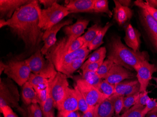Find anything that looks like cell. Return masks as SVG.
<instances>
[{
  "instance_id": "obj_1",
  "label": "cell",
  "mask_w": 157,
  "mask_h": 117,
  "mask_svg": "<svg viewBox=\"0 0 157 117\" xmlns=\"http://www.w3.org/2000/svg\"><path fill=\"white\" fill-rule=\"evenodd\" d=\"M38 5V1L33 0L17 9L7 20L12 33L22 40L26 49L32 51L39 49L38 47L44 33L39 25Z\"/></svg>"
},
{
  "instance_id": "obj_2",
  "label": "cell",
  "mask_w": 157,
  "mask_h": 117,
  "mask_svg": "<svg viewBox=\"0 0 157 117\" xmlns=\"http://www.w3.org/2000/svg\"><path fill=\"white\" fill-rule=\"evenodd\" d=\"M107 53L108 59L130 71L135 70L141 62L149 60L150 58L146 51L136 52L128 48L117 35L112 36L109 39Z\"/></svg>"
},
{
  "instance_id": "obj_3",
  "label": "cell",
  "mask_w": 157,
  "mask_h": 117,
  "mask_svg": "<svg viewBox=\"0 0 157 117\" xmlns=\"http://www.w3.org/2000/svg\"><path fill=\"white\" fill-rule=\"evenodd\" d=\"M90 52L88 47H82L74 52L67 53L63 49L60 39L49 49L45 55L47 60H50L54 65L56 71L61 73L63 68L71 62L87 58Z\"/></svg>"
},
{
  "instance_id": "obj_4",
  "label": "cell",
  "mask_w": 157,
  "mask_h": 117,
  "mask_svg": "<svg viewBox=\"0 0 157 117\" xmlns=\"http://www.w3.org/2000/svg\"><path fill=\"white\" fill-rule=\"evenodd\" d=\"M55 2L48 9H41L39 4L37 6L39 24L42 30L46 31L61 22L65 17L71 14L65 6Z\"/></svg>"
},
{
  "instance_id": "obj_5",
  "label": "cell",
  "mask_w": 157,
  "mask_h": 117,
  "mask_svg": "<svg viewBox=\"0 0 157 117\" xmlns=\"http://www.w3.org/2000/svg\"><path fill=\"white\" fill-rule=\"evenodd\" d=\"M20 95L16 85L9 78L1 79L0 81V108L5 106L17 109L24 113L19 104Z\"/></svg>"
},
{
  "instance_id": "obj_6",
  "label": "cell",
  "mask_w": 157,
  "mask_h": 117,
  "mask_svg": "<svg viewBox=\"0 0 157 117\" xmlns=\"http://www.w3.org/2000/svg\"><path fill=\"white\" fill-rule=\"evenodd\" d=\"M4 74L19 86L28 81L32 72L25 60H11L6 64Z\"/></svg>"
},
{
  "instance_id": "obj_7",
  "label": "cell",
  "mask_w": 157,
  "mask_h": 117,
  "mask_svg": "<svg viewBox=\"0 0 157 117\" xmlns=\"http://www.w3.org/2000/svg\"><path fill=\"white\" fill-rule=\"evenodd\" d=\"M44 55L40 49H39L25 61L29 67L32 73L34 74H44L50 76L56 74L58 71L54 65L50 60H46Z\"/></svg>"
},
{
  "instance_id": "obj_8",
  "label": "cell",
  "mask_w": 157,
  "mask_h": 117,
  "mask_svg": "<svg viewBox=\"0 0 157 117\" xmlns=\"http://www.w3.org/2000/svg\"><path fill=\"white\" fill-rule=\"evenodd\" d=\"M74 80L75 82V86L82 94L89 106H96L108 98L95 87L86 81L82 76H75Z\"/></svg>"
},
{
  "instance_id": "obj_9",
  "label": "cell",
  "mask_w": 157,
  "mask_h": 117,
  "mask_svg": "<svg viewBox=\"0 0 157 117\" xmlns=\"http://www.w3.org/2000/svg\"><path fill=\"white\" fill-rule=\"evenodd\" d=\"M51 93L54 102V107L58 109L66 96L69 87L67 76L58 72L54 78L49 82Z\"/></svg>"
},
{
  "instance_id": "obj_10",
  "label": "cell",
  "mask_w": 157,
  "mask_h": 117,
  "mask_svg": "<svg viewBox=\"0 0 157 117\" xmlns=\"http://www.w3.org/2000/svg\"><path fill=\"white\" fill-rule=\"evenodd\" d=\"M135 70L137 73L136 77L140 85V92L146 91L149 82L152 78V75L157 71V68L148 60H144Z\"/></svg>"
},
{
  "instance_id": "obj_11",
  "label": "cell",
  "mask_w": 157,
  "mask_h": 117,
  "mask_svg": "<svg viewBox=\"0 0 157 117\" xmlns=\"http://www.w3.org/2000/svg\"><path fill=\"white\" fill-rule=\"evenodd\" d=\"M138 14L141 25L157 51V21L145 9H140Z\"/></svg>"
},
{
  "instance_id": "obj_12",
  "label": "cell",
  "mask_w": 157,
  "mask_h": 117,
  "mask_svg": "<svg viewBox=\"0 0 157 117\" xmlns=\"http://www.w3.org/2000/svg\"><path fill=\"white\" fill-rule=\"evenodd\" d=\"M73 22L72 19L62 21L59 23L45 31L42 37L44 45L40 49L43 55H46L49 49L56 43V35L60 29L65 26L73 24Z\"/></svg>"
},
{
  "instance_id": "obj_13",
  "label": "cell",
  "mask_w": 157,
  "mask_h": 117,
  "mask_svg": "<svg viewBox=\"0 0 157 117\" xmlns=\"http://www.w3.org/2000/svg\"><path fill=\"white\" fill-rule=\"evenodd\" d=\"M90 21L87 19H78L74 24L63 27V31L67 37L66 46L68 49L75 40L82 36Z\"/></svg>"
},
{
  "instance_id": "obj_14",
  "label": "cell",
  "mask_w": 157,
  "mask_h": 117,
  "mask_svg": "<svg viewBox=\"0 0 157 117\" xmlns=\"http://www.w3.org/2000/svg\"><path fill=\"white\" fill-rule=\"evenodd\" d=\"M134 76V74L130 70L120 65L114 64L104 80L110 84L115 85Z\"/></svg>"
},
{
  "instance_id": "obj_15",
  "label": "cell",
  "mask_w": 157,
  "mask_h": 117,
  "mask_svg": "<svg viewBox=\"0 0 157 117\" xmlns=\"http://www.w3.org/2000/svg\"><path fill=\"white\" fill-rule=\"evenodd\" d=\"M33 0H1V19L8 20L11 18L17 9L24 5L31 2Z\"/></svg>"
},
{
  "instance_id": "obj_16",
  "label": "cell",
  "mask_w": 157,
  "mask_h": 117,
  "mask_svg": "<svg viewBox=\"0 0 157 117\" xmlns=\"http://www.w3.org/2000/svg\"><path fill=\"white\" fill-rule=\"evenodd\" d=\"M140 85L138 80L125 81L115 85L114 94L126 97L140 92Z\"/></svg>"
},
{
  "instance_id": "obj_17",
  "label": "cell",
  "mask_w": 157,
  "mask_h": 117,
  "mask_svg": "<svg viewBox=\"0 0 157 117\" xmlns=\"http://www.w3.org/2000/svg\"><path fill=\"white\" fill-rule=\"evenodd\" d=\"M95 0H71L66 4L70 13H93Z\"/></svg>"
},
{
  "instance_id": "obj_18",
  "label": "cell",
  "mask_w": 157,
  "mask_h": 117,
  "mask_svg": "<svg viewBox=\"0 0 157 117\" xmlns=\"http://www.w3.org/2000/svg\"><path fill=\"white\" fill-rule=\"evenodd\" d=\"M59 112L68 113L78 110V104L75 89L69 87L66 96L58 108Z\"/></svg>"
},
{
  "instance_id": "obj_19",
  "label": "cell",
  "mask_w": 157,
  "mask_h": 117,
  "mask_svg": "<svg viewBox=\"0 0 157 117\" xmlns=\"http://www.w3.org/2000/svg\"><path fill=\"white\" fill-rule=\"evenodd\" d=\"M115 7L113 9V18L120 26H123L133 16V11L129 7L120 4L118 0H114Z\"/></svg>"
},
{
  "instance_id": "obj_20",
  "label": "cell",
  "mask_w": 157,
  "mask_h": 117,
  "mask_svg": "<svg viewBox=\"0 0 157 117\" xmlns=\"http://www.w3.org/2000/svg\"><path fill=\"white\" fill-rule=\"evenodd\" d=\"M141 33L131 24H128L125 28V36L124 38L126 44L130 49L138 52L141 45Z\"/></svg>"
},
{
  "instance_id": "obj_21",
  "label": "cell",
  "mask_w": 157,
  "mask_h": 117,
  "mask_svg": "<svg viewBox=\"0 0 157 117\" xmlns=\"http://www.w3.org/2000/svg\"><path fill=\"white\" fill-rule=\"evenodd\" d=\"M56 74L49 76L44 74H34L32 73L28 82L32 85L35 91L39 92L48 88L49 82L52 79L55 77Z\"/></svg>"
},
{
  "instance_id": "obj_22",
  "label": "cell",
  "mask_w": 157,
  "mask_h": 117,
  "mask_svg": "<svg viewBox=\"0 0 157 117\" xmlns=\"http://www.w3.org/2000/svg\"><path fill=\"white\" fill-rule=\"evenodd\" d=\"M21 97L25 105L29 106L34 104H39L38 97L36 92L28 81L22 86Z\"/></svg>"
},
{
  "instance_id": "obj_23",
  "label": "cell",
  "mask_w": 157,
  "mask_h": 117,
  "mask_svg": "<svg viewBox=\"0 0 157 117\" xmlns=\"http://www.w3.org/2000/svg\"><path fill=\"white\" fill-rule=\"evenodd\" d=\"M114 112L113 102L108 97L97 104L96 117H112Z\"/></svg>"
},
{
  "instance_id": "obj_24",
  "label": "cell",
  "mask_w": 157,
  "mask_h": 117,
  "mask_svg": "<svg viewBox=\"0 0 157 117\" xmlns=\"http://www.w3.org/2000/svg\"><path fill=\"white\" fill-rule=\"evenodd\" d=\"M103 27L99 24H96L92 25L88 29V31L82 35V37L84 42L83 47H88L91 42L95 39L96 36L101 31Z\"/></svg>"
},
{
  "instance_id": "obj_25",
  "label": "cell",
  "mask_w": 157,
  "mask_h": 117,
  "mask_svg": "<svg viewBox=\"0 0 157 117\" xmlns=\"http://www.w3.org/2000/svg\"><path fill=\"white\" fill-rule=\"evenodd\" d=\"M113 25L110 23H107L104 27L102 28L101 31L99 32L98 35L96 36L95 39L93 40L90 44L88 46V49L90 51L95 50L98 48L100 46L104 43L103 38L105 35L107 31H108L109 28Z\"/></svg>"
},
{
  "instance_id": "obj_26",
  "label": "cell",
  "mask_w": 157,
  "mask_h": 117,
  "mask_svg": "<svg viewBox=\"0 0 157 117\" xmlns=\"http://www.w3.org/2000/svg\"><path fill=\"white\" fill-rule=\"evenodd\" d=\"M81 76L86 81L95 87L97 89L103 80L98 75L96 72L83 71Z\"/></svg>"
},
{
  "instance_id": "obj_27",
  "label": "cell",
  "mask_w": 157,
  "mask_h": 117,
  "mask_svg": "<svg viewBox=\"0 0 157 117\" xmlns=\"http://www.w3.org/2000/svg\"><path fill=\"white\" fill-rule=\"evenodd\" d=\"M94 12L105 13L110 18L113 16V13L109 9V2L107 0H95Z\"/></svg>"
},
{
  "instance_id": "obj_28",
  "label": "cell",
  "mask_w": 157,
  "mask_h": 117,
  "mask_svg": "<svg viewBox=\"0 0 157 117\" xmlns=\"http://www.w3.org/2000/svg\"><path fill=\"white\" fill-rule=\"evenodd\" d=\"M86 59V58L76 60L71 62L63 68L61 73L67 75V77L70 76L75 71H76L78 68H81L82 65L85 61Z\"/></svg>"
},
{
  "instance_id": "obj_29",
  "label": "cell",
  "mask_w": 157,
  "mask_h": 117,
  "mask_svg": "<svg viewBox=\"0 0 157 117\" xmlns=\"http://www.w3.org/2000/svg\"><path fill=\"white\" fill-rule=\"evenodd\" d=\"M54 106L53 100V98L52 97L51 87H50V85H49V83L47 97L44 106L41 108L42 112H43V115L44 116V117H48L49 114L54 112Z\"/></svg>"
},
{
  "instance_id": "obj_30",
  "label": "cell",
  "mask_w": 157,
  "mask_h": 117,
  "mask_svg": "<svg viewBox=\"0 0 157 117\" xmlns=\"http://www.w3.org/2000/svg\"><path fill=\"white\" fill-rule=\"evenodd\" d=\"M106 54L107 49L106 47H100L90 54L88 60L86 61L88 62H96L101 60H105Z\"/></svg>"
},
{
  "instance_id": "obj_31",
  "label": "cell",
  "mask_w": 157,
  "mask_h": 117,
  "mask_svg": "<svg viewBox=\"0 0 157 117\" xmlns=\"http://www.w3.org/2000/svg\"><path fill=\"white\" fill-rule=\"evenodd\" d=\"M74 89L75 92L77 100L78 110L82 112V113H84L90 109V106H89L82 94L80 92V90H78L75 85L74 87Z\"/></svg>"
},
{
  "instance_id": "obj_32",
  "label": "cell",
  "mask_w": 157,
  "mask_h": 117,
  "mask_svg": "<svg viewBox=\"0 0 157 117\" xmlns=\"http://www.w3.org/2000/svg\"><path fill=\"white\" fill-rule=\"evenodd\" d=\"M124 97L115 94H113L109 97L113 102L114 112L117 116H119L120 113L121 112H122L123 110Z\"/></svg>"
},
{
  "instance_id": "obj_33",
  "label": "cell",
  "mask_w": 157,
  "mask_h": 117,
  "mask_svg": "<svg viewBox=\"0 0 157 117\" xmlns=\"http://www.w3.org/2000/svg\"><path fill=\"white\" fill-rule=\"evenodd\" d=\"M114 88L115 85L110 84L105 80H103L98 90L106 97H109L114 93Z\"/></svg>"
},
{
  "instance_id": "obj_34",
  "label": "cell",
  "mask_w": 157,
  "mask_h": 117,
  "mask_svg": "<svg viewBox=\"0 0 157 117\" xmlns=\"http://www.w3.org/2000/svg\"><path fill=\"white\" fill-rule=\"evenodd\" d=\"M114 64L113 61L107 59L104 60L102 65L100 66L97 73L99 76L102 79H104L106 75L108 74L111 68H112L113 65Z\"/></svg>"
},
{
  "instance_id": "obj_35",
  "label": "cell",
  "mask_w": 157,
  "mask_h": 117,
  "mask_svg": "<svg viewBox=\"0 0 157 117\" xmlns=\"http://www.w3.org/2000/svg\"><path fill=\"white\" fill-rule=\"evenodd\" d=\"M136 6L140 9H145L155 20L157 21V9L148 5L145 2L142 0H137L134 2Z\"/></svg>"
},
{
  "instance_id": "obj_36",
  "label": "cell",
  "mask_w": 157,
  "mask_h": 117,
  "mask_svg": "<svg viewBox=\"0 0 157 117\" xmlns=\"http://www.w3.org/2000/svg\"><path fill=\"white\" fill-rule=\"evenodd\" d=\"M144 107L137 105H134L131 108L117 117H145L142 114V110Z\"/></svg>"
},
{
  "instance_id": "obj_37",
  "label": "cell",
  "mask_w": 157,
  "mask_h": 117,
  "mask_svg": "<svg viewBox=\"0 0 157 117\" xmlns=\"http://www.w3.org/2000/svg\"><path fill=\"white\" fill-rule=\"evenodd\" d=\"M139 93L140 92L135 95L124 97L123 100V109L122 111L123 113L128 110L133 105H135L138 98Z\"/></svg>"
},
{
  "instance_id": "obj_38",
  "label": "cell",
  "mask_w": 157,
  "mask_h": 117,
  "mask_svg": "<svg viewBox=\"0 0 157 117\" xmlns=\"http://www.w3.org/2000/svg\"><path fill=\"white\" fill-rule=\"evenodd\" d=\"M29 117H42L43 112L41 107L38 104H34L27 107Z\"/></svg>"
},
{
  "instance_id": "obj_39",
  "label": "cell",
  "mask_w": 157,
  "mask_h": 117,
  "mask_svg": "<svg viewBox=\"0 0 157 117\" xmlns=\"http://www.w3.org/2000/svg\"><path fill=\"white\" fill-rule=\"evenodd\" d=\"M104 61V60H101L96 62H88L85 61L81 67V69L82 71H89L96 72Z\"/></svg>"
},
{
  "instance_id": "obj_40",
  "label": "cell",
  "mask_w": 157,
  "mask_h": 117,
  "mask_svg": "<svg viewBox=\"0 0 157 117\" xmlns=\"http://www.w3.org/2000/svg\"><path fill=\"white\" fill-rule=\"evenodd\" d=\"M84 45V42L82 38V36L75 40L70 45L67 50V53H69L77 51L79 49L82 48Z\"/></svg>"
},
{
  "instance_id": "obj_41",
  "label": "cell",
  "mask_w": 157,
  "mask_h": 117,
  "mask_svg": "<svg viewBox=\"0 0 157 117\" xmlns=\"http://www.w3.org/2000/svg\"><path fill=\"white\" fill-rule=\"evenodd\" d=\"M157 106V101L156 99H152L150 98L147 101V103L145 105V107L142 110V114L144 117H145L146 115L149 113L150 112L156 108Z\"/></svg>"
},
{
  "instance_id": "obj_42",
  "label": "cell",
  "mask_w": 157,
  "mask_h": 117,
  "mask_svg": "<svg viewBox=\"0 0 157 117\" xmlns=\"http://www.w3.org/2000/svg\"><path fill=\"white\" fill-rule=\"evenodd\" d=\"M150 98V97L148 96V92L147 91L140 92L135 104L144 107L147 103V101Z\"/></svg>"
},
{
  "instance_id": "obj_43",
  "label": "cell",
  "mask_w": 157,
  "mask_h": 117,
  "mask_svg": "<svg viewBox=\"0 0 157 117\" xmlns=\"http://www.w3.org/2000/svg\"><path fill=\"white\" fill-rule=\"evenodd\" d=\"M0 111L3 114V117H18L9 106H5L0 108Z\"/></svg>"
},
{
  "instance_id": "obj_44",
  "label": "cell",
  "mask_w": 157,
  "mask_h": 117,
  "mask_svg": "<svg viewBox=\"0 0 157 117\" xmlns=\"http://www.w3.org/2000/svg\"><path fill=\"white\" fill-rule=\"evenodd\" d=\"M96 109L97 105L94 106H90V109L86 112L83 113L81 117H96Z\"/></svg>"
},
{
  "instance_id": "obj_45",
  "label": "cell",
  "mask_w": 157,
  "mask_h": 117,
  "mask_svg": "<svg viewBox=\"0 0 157 117\" xmlns=\"http://www.w3.org/2000/svg\"><path fill=\"white\" fill-rule=\"evenodd\" d=\"M57 117H81L78 111L68 113H63L59 112Z\"/></svg>"
},
{
  "instance_id": "obj_46",
  "label": "cell",
  "mask_w": 157,
  "mask_h": 117,
  "mask_svg": "<svg viewBox=\"0 0 157 117\" xmlns=\"http://www.w3.org/2000/svg\"><path fill=\"white\" fill-rule=\"evenodd\" d=\"M39 2L40 3L44 6L45 9H48L49 7H51L55 2L58 1L55 0H40Z\"/></svg>"
},
{
  "instance_id": "obj_47",
  "label": "cell",
  "mask_w": 157,
  "mask_h": 117,
  "mask_svg": "<svg viewBox=\"0 0 157 117\" xmlns=\"http://www.w3.org/2000/svg\"><path fill=\"white\" fill-rule=\"evenodd\" d=\"M145 2L148 5L157 9V0H146Z\"/></svg>"
},
{
  "instance_id": "obj_48",
  "label": "cell",
  "mask_w": 157,
  "mask_h": 117,
  "mask_svg": "<svg viewBox=\"0 0 157 117\" xmlns=\"http://www.w3.org/2000/svg\"><path fill=\"white\" fill-rule=\"evenodd\" d=\"M121 5L125 7H129L131 5V1L130 0H119Z\"/></svg>"
},
{
  "instance_id": "obj_49",
  "label": "cell",
  "mask_w": 157,
  "mask_h": 117,
  "mask_svg": "<svg viewBox=\"0 0 157 117\" xmlns=\"http://www.w3.org/2000/svg\"><path fill=\"white\" fill-rule=\"evenodd\" d=\"M8 26L7 21L5 19H0V28H2L5 26Z\"/></svg>"
},
{
  "instance_id": "obj_50",
  "label": "cell",
  "mask_w": 157,
  "mask_h": 117,
  "mask_svg": "<svg viewBox=\"0 0 157 117\" xmlns=\"http://www.w3.org/2000/svg\"><path fill=\"white\" fill-rule=\"evenodd\" d=\"M6 64L3 63L2 61H1L0 62V74L2 75V72H4L6 68Z\"/></svg>"
},
{
  "instance_id": "obj_51",
  "label": "cell",
  "mask_w": 157,
  "mask_h": 117,
  "mask_svg": "<svg viewBox=\"0 0 157 117\" xmlns=\"http://www.w3.org/2000/svg\"><path fill=\"white\" fill-rule=\"evenodd\" d=\"M146 115L147 117H157V112H149Z\"/></svg>"
},
{
  "instance_id": "obj_52",
  "label": "cell",
  "mask_w": 157,
  "mask_h": 117,
  "mask_svg": "<svg viewBox=\"0 0 157 117\" xmlns=\"http://www.w3.org/2000/svg\"><path fill=\"white\" fill-rule=\"evenodd\" d=\"M48 117H55L54 115V112L51 113V114H49Z\"/></svg>"
},
{
  "instance_id": "obj_53",
  "label": "cell",
  "mask_w": 157,
  "mask_h": 117,
  "mask_svg": "<svg viewBox=\"0 0 157 117\" xmlns=\"http://www.w3.org/2000/svg\"><path fill=\"white\" fill-rule=\"evenodd\" d=\"M152 78H153V80H154V81H155L156 82L157 85V77H152Z\"/></svg>"
},
{
  "instance_id": "obj_54",
  "label": "cell",
  "mask_w": 157,
  "mask_h": 117,
  "mask_svg": "<svg viewBox=\"0 0 157 117\" xmlns=\"http://www.w3.org/2000/svg\"></svg>"
}]
</instances>
